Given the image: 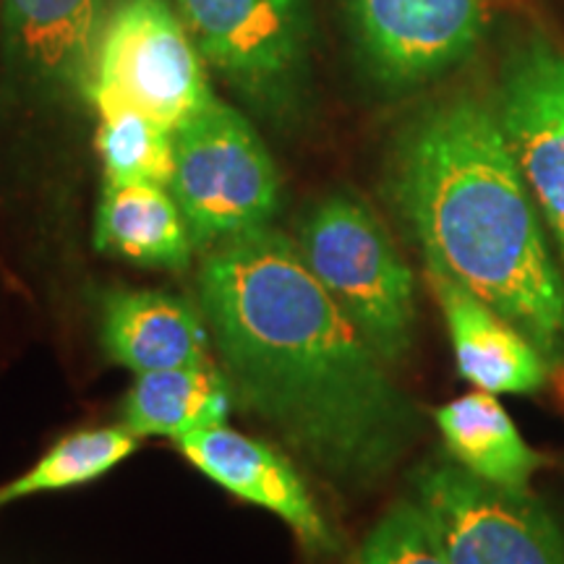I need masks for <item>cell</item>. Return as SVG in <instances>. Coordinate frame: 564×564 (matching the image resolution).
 Listing matches in <instances>:
<instances>
[{"mask_svg":"<svg viewBox=\"0 0 564 564\" xmlns=\"http://www.w3.org/2000/svg\"><path fill=\"white\" fill-rule=\"evenodd\" d=\"M199 308L241 403L348 491L373 489L421 436V413L299 243L267 228L212 246Z\"/></svg>","mask_w":564,"mask_h":564,"instance_id":"cell-1","label":"cell"},{"mask_svg":"<svg viewBox=\"0 0 564 564\" xmlns=\"http://www.w3.org/2000/svg\"><path fill=\"white\" fill-rule=\"evenodd\" d=\"M429 270L444 272L564 371V272L497 108L453 97L405 126L387 171Z\"/></svg>","mask_w":564,"mask_h":564,"instance_id":"cell-2","label":"cell"},{"mask_svg":"<svg viewBox=\"0 0 564 564\" xmlns=\"http://www.w3.org/2000/svg\"><path fill=\"white\" fill-rule=\"evenodd\" d=\"M299 251L324 291L387 366L415 343V278L384 223L356 196L335 194L303 217Z\"/></svg>","mask_w":564,"mask_h":564,"instance_id":"cell-3","label":"cell"},{"mask_svg":"<svg viewBox=\"0 0 564 564\" xmlns=\"http://www.w3.org/2000/svg\"><path fill=\"white\" fill-rule=\"evenodd\" d=\"M173 199L196 246L267 228L280 207V173L241 112L215 100L173 131Z\"/></svg>","mask_w":564,"mask_h":564,"instance_id":"cell-4","label":"cell"},{"mask_svg":"<svg viewBox=\"0 0 564 564\" xmlns=\"http://www.w3.org/2000/svg\"><path fill=\"white\" fill-rule=\"evenodd\" d=\"M215 100L207 61L171 0H112L89 89L97 110L126 105L175 131Z\"/></svg>","mask_w":564,"mask_h":564,"instance_id":"cell-5","label":"cell"},{"mask_svg":"<svg viewBox=\"0 0 564 564\" xmlns=\"http://www.w3.org/2000/svg\"><path fill=\"white\" fill-rule=\"evenodd\" d=\"M413 502L453 564H564V531L531 491H507L457 463L413 476Z\"/></svg>","mask_w":564,"mask_h":564,"instance_id":"cell-6","label":"cell"},{"mask_svg":"<svg viewBox=\"0 0 564 564\" xmlns=\"http://www.w3.org/2000/svg\"><path fill=\"white\" fill-rule=\"evenodd\" d=\"M204 61L259 108L285 116L301 91L303 0H173Z\"/></svg>","mask_w":564,"mask_h":564,"instance_id":"cell-7","label":"cell"},{"mask_svg":"<svg viewBox=\"0 0 564 564\" xmlns=\"http://www.w3.org/2000/svg\"><path fill=\"white\" fill-rule=\"evenodd\" d=\"M497 112L564 272V51L546 34L507 58Z\"/></svg>","mask_w":564,"mask_h":564,"instance_id":"cell-8","label":"cell"},{"mask_svg":"<svg viewBox=\"0 0 564 564\" xmlns=\"http://www.w3.org/2000/svg\"><path fill=\"white\" fill-rule=\"evenodd\" d=\"M373 74L392 87L442 74L476 47L486 0H348Z\"/></svg>","mask_w":564,"mask_h":564,"instance_id":"cell-9","label":"cell"},{"mask_svg":"<svg viewBox=\"0 0 564 564\" xmlns=\"http://www.w3.org/2000/svg\"><path fill=\"white\" fill-rule=\"evenodd\" d=\"M112 0H3L11 79L53 100H89L97 45Z\"/></svg>","mask_w":564,"mask_h":564,"instance_id":"cell-10","label":"cell"},{"mask_svg":"<svg viewBox=\"0 0 564 564\" xmlns=\"http://www.w3.org/2000/svg\"><path fill=\"white\" fill-rule=\"evenodd\" d=\"M178 449L194 468L236 494L280 518L301 546L312 554H337V539L299 470L270 444L251 440L230 426L199 429L181 436Z\"/></svg>","mask_w":564,"mask_h":564,"instance_id":"cell-11","label":"cell"},{"mask_svg":"<svg viewBox=\"0 0 564 564\" xmlns=\"http://www.w3.org/2000/svg\"><path fill=\"white\" fill-rule=\"evenodd\" d=\"M426 282L440 303L457 371L491 394H533L552 379V366L514 324L497 314L460 282L429 270Z\"/></svg>","mask_w":564,"mask_h":564,"instance_id":"cell-12","label":"cell"},{"mask_svg":"<svg viewBox=\"0 0 564 564\" xmlns=\"http://www.w3.org/2000/svg\"><path fill=\"white\" fill-rule=\"evenodd\" d=\"M100 343L112 364L150 373L212 361L199 303L165 291H110L100 301Z\"/></svg>","mask_w":564,"mask_h":564,"instance_id":"cell-13","label":"cell"},{"mask_svg":"<svg viewBox=\"0 0 564 564\" xmlns=\"http://www.w3.org/2000/svg\"><path fill=\"white\" fill-rule=\"evenodd\" d=\"M194 236L171 188L105 183L95 217V249L139 267L181 270L192 262Z\"/></svg>","mask_w":564,"mask_h":564,"instance_id":"cell-14","label":"cell"},{"mask_svg":"<svg viewBox=\"0 0 564 564\" xmlns=\"http://www.w3.org/2000/svg\"><path fill=\"white\" fill-rule=\"evenodd\" d=\"M434 421L453 460L486 484L531 491L533 476L544 468V455L520 436L510 413L491 392L463 394L442 405Z\"/></svg>","mask_w":564,"mask_h":564,"instance_id":"cell-15","label":"cell"},{"mask_svg":"<svg viewBox=\"0 0 564 564\" xmlns=\"http://www.w3.org/2000/svg\"><path fill=\"white\" fill-rule=\"evenodd\" d=\"M232 387L215 364L137 373L123 400V426L133 436H181L228 423Z\"/></svg>","mask_w":564,"mask_h":564,"instance_id":"cell-16","label":"cell"},{"mask_svg":"<svg viewBox=\"0 0 564 564\" xmlns=\"http://www.w3.org/2000/svg\"><path fill=\"white\" fill-rule=\"evenodd\" d=\"M137 447L139 436H133L123 423L108 429H82L63 436L26 474L0 486V507L24 497L97 481L137 453Z\"/></svg>","mask_w":564,"mask_h":564,"instance_id":"cell-17","label":"cell"},{"mask_svg":"<svg viewBox=\"0 0 564 564\" xmlns=\"http://www.w3.org/2000/svg\"><path fill=\"white\" fill-rule=\"evenodd\" d=\"M97 112V152L102 160L105 183L167 186L175 162L173 129L126 105H110Z\"/></svg>","mask_w":564,"mask_h":564,"instance_id":"cell-18","label":"cell"},{"mask_svg":"<svg viewBox=\"0 0 564 564\" xmlns=\"http://www.w3.org/2000/svg\"><path fill=\"white\" fill-rule=\"evenodd\" d=\"M352 564H453L413 499H400L371 528Z\"/></svg>","mask_w":564,"mask_h":564,"instance_id":"cell-19","label":"cell"}]
</instances>
